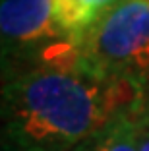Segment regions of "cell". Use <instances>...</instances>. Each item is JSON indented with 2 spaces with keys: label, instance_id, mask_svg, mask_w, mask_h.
Masks as SVG:
<instances>
[{
  "label": "cell",
  "instance_id": "obj_1",
  "mask_svg": "<svg viewBox=\"0 0 149 151\" xmlns=\"http://www.w3.org/2000/svg\"><path fill=\"white\" fill-rule=\"evenodd\" d=\"M145 91L79 72L19 68L2 89L8 151H76L110 122L143 109Z\"/></svg>",
  "mask_w": 149,
  "mask_h": 151
},
{
  "label": "cell",
  "instance_id": "obj_2",
  "mask_svg": "<svg viewBox=\"0 0 149 151\" xmlns=\"http://www.w3.org/2000/svg\"><path fill=\"white\" fill-rule=\"evenodd\" d=\"M79 72L149 87V0H122L97 18L79 41Z\"/></svg>",
  "mask_w": 149,
  "mask_h": 151
},
{
  "label": "cell",
  "instance_id": "obj_3",
  "mask_svg": "<svg viewBox=\"0 0 149 151\" xmlns=\"http://www.w3.org/2000/svg\"><path fill=\"white\" fill-rule=\"evenodd\" d=\"M2 58L31 62L45 49L68 37L58 25L53 0H2L0 4Z\"/></svg>",
  "mask_w": 149,
  "mask_h": 151
},
{
  "label": "cell",
  "instance_id": "obj_4",
  "mask_svg": "<svg viewBox=\"0 0 149 151\" xmlns=\"http://www.w3.org/2000/svg\"><path fill=\"white\" fill-rule=\"evenodd\" d=\"M143 109L118 116L105 130L78 147L76 151H140L137 143V122Z\"/></svg>",
  "mask_w": 149,
  "mask_h": 151
},
{
  "label": "cell",
  "instance_id": "obj_5",
  "mask_svg": "<svg viewBox=\"0 0 149 151\" xmlns=\"http://www.w3.org/2000/svg\"><path fill=\"white\" fill-rule=\"evenodd\" d=\"M137 143L140 151H149V116L145 114V111H141L137 122Z\"/></svg>",
  "mask_w": 149,
  "mask_h": 151
},
{
  "label": "cell",
  "instance_id": "obj_6",
  "mask_svg": "<svg viewBox=\"0 0 149 151\" xmlns=\"http://www.w3.org/2000/svg\"><path fill=\"white\" fill-rule=\"evenodd\" d=\"M83 6H87L89 10H93V12L97 14V16H101L105 10L112 8L114 4H118V2H122V0H79Z\"/></svg>",
  "mask_w": 149,
  "mask_h": 151
},
{
  "label": "cell",
  "instance_id": "obj_7",
  "mask_svg": "<svg viewBox=\"0 0 149 151\" xmlns=\"http://www.w3.org/2000/svg\"><path fill=\"white\" fill-rule=\"evenodd\" d=\"M143 111H145V114L149 116V87L145 89V95H143Z\"/></svg>",
  "mask_w": 149,
  "mask_h": 151
}]
</instances>
